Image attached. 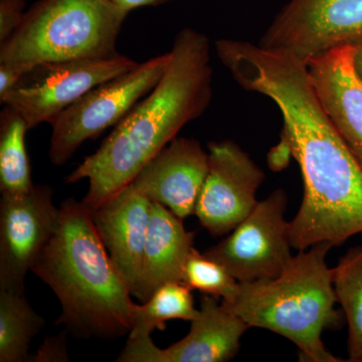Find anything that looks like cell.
Segmentation results:
<instances>
[{"mask_svg": "<svg viewBox=\"0 0 362 362\" xmlns=\"http://www.w3.org/2000/svg\"><path fill=\"white\" fill-rule=\"evenodd\" d=\"M214 49L238 85L269 98L282 114L283 140L304 181L303 201L289 223L292 247L340 246L362 233V169L319 100L308 66L247 40H218Z\"/></svg>", "mask_w": 362, "mask_h": 362, "instance_id": "6da1fadb", "label": "cell"}, {"mask_svg": "<svg viewBox=\"0 0 362 362\" xmlns=\"http://www.w3.org/2000/svg\"><path fill=\"white\" fill-rule=\"evenodd\" d=\"M211 99V42L204 33L183 28L175 35L170 62L158 84L115 126L99 149L66 176V183L89 180L82 202L93 213L130 185L150 159L207 110Z\"/></svg>", "mask_w": 362, "mask_h": 362, "instance_id": "7a4b0ae2", "label": "cell"}, {"mask_svg": "<svg viewBox=\"0 0 362 362\" xmlns=\"http://www.w3.org/2000/svg\"><path fill=\"white\" fill-rule=\"evenodd\" d=\"M30 271L58 297L57 325L73 337L110 340L129 334L136 304L82 202L71 197L59 206L58 228Z\"/></svg>", "mask_w": 362, "mask_h": 362, "instance_id": "3957f363", "label": "cell"}, {"mask_svg": "<svg viewBox=\"0 0 362 362\" xmlns=\"http://www.w3.org/2000/svg\"><path fill=\"white\" fill-rule=\"evenodd\" d=\"M332 245L319 243L293 256L279 277L240 283L237 294L223 307L249 327L282 335L300 350L302 361L342 362L324 346L322 332L340 325L342 317L333 287V269L326 263Z\"/></svg>", "mask_w": 362, "mask_h": 362, "instance_id": "277c9868", "label": "cell"}, {"mask_svg": "<svg viewBox=\"0 0 362 362\" xmlns=\"http://www.w3.org/2000/svg\"><path fill=\"white\" fill-rule=\"evenodd\" d=\"M129 11L112 0H40L0 44V63L33 66L116 56Z\"/></svg>", "mask_w": 362, "mask_h": 362, "instance_id": "5b68a950", "label": "cell"}, {"mask_svg": "<svg viewBox=\"0 0 362 362\" xmlns=\"http://www.w3.org/2000/svg\"><path fill=\"white\" fill-rule=\"evenodd\" d=\"M170 62V52L138 64L123 75L86 93L52 121L49 160L62 166L81 145L118 125L158 84Z\"/></svg>", "mask_w": 362, "mask_h": 362, "instance_id": "8992f818", "label": "cell"}, {"mask_svg": "<svg viewBox=\"0 0 362 362\" xmlns=\"http://www.w3.org/2000/svg\"><path fill=\"white\" fill-rule=\"evenodd\" d=\"M137 66L134 59L121 54L110 58L39 64L26 71L0 103L18 111L30 130L33 129L40 124L51 123L93 88Z\"/></svg>", "mask_w": 362, "mask_h": 362, "instance_id": "52a82bcc", "label": "cell"}, {"mask_svg": "<svg viewBox=\"0 0 362 362\" xmlns=\"http://www.w3.org/2000/svg\"><path fill=\"white\" fill-rule=\"evenodd\" d=\"M362 39V0H289L258 44L308 65Z\"/></svg>", "mask_w": 362, "mask_h": 362, "instance_id": "ba28073f", "label": "cell"}, {"mask_svg": "<svg viewBox=\"0 0 362 362\" xmlns=\"http://www.w3.org/2000/svg\"><path fill=\"white\" fill-rule=\"evenodd\" d=\"M287 202L284 190L278 188L259 202L228 238L204 254L240 283L279 277L293 258L289 221L285 220Z\"/></svg>", "mask_w": 362, "mask_h": 362, "instance_id": "9c48e42d", "label": "cell"}, {"mask_svg": "<svg viewBox=\"0 0 362 362\" xmlns=\"http://www.w3.org/2000/svg\"><path fill=\"white\" fill-rule=\"evenodd\" d=\"M54 189L33 185L21 194L0 199V290L25 293L33 262L58 228Z\"/></svg>", "mask_w": 362, "mask_h": 362, "instance_id": "30bf717a", "label": "cell"}, {"mask_svg": "<svg viewBox=\"0 0 362 362\" xmlns=\"http://www.w3.org/2000/svg\"><path fill=\"white\" fill-rule=\"evenodd\" d=\"M209 169L194 214L214 237L232 232L258 204L263 170L237 143L211 142Z\"/></svg>", "mask_w": 362, "mask_h": 362, "instance_id": "8fae6325", "label": "cell"}, {"mask_svg": "<svg viewBox=\"0 0 362 362\" xmlns=\"http://www.w3.org/2000/svg\"><path fill=\"white\" fill-rule=\"evenodd\" d=\"M189 332L168 349H159L151 337L128 338L118 362H225L237 356L240 338L249 325L226 310L218 298L202 297L199 315Z\"/></svg>", "mask_w": 362, "mask_h": 362, "instance_id": "7c38bea8", "label": "cell"}, {"mask_svg": "<svg viewBox=\"0 0 362 362\" xmlns=\"http://www.w3.org/2000/svg\"><path fill=\"white\" fill-rule=\"evenodd\" d=\"M209 169V156L201 143L175 137L143 166L131 185L183 220L194 214Z\"/></svg>", "mask_w": 362, "mask_h": 362, "instance_id": "4fadbf2b", "label": "cell"}, {"mask_svg": "<svg viewBox=\"0 0 362 362\" xmlns=\"http://www.w3.org/2000/svg\"><path fill=\"white\" fill-rule=\"evenodd\" d=\"M150 214L151 201L131 183L90 213L100 239L131 294L141 265Z\"/></svg>", "mask_w": 362, "mask_h": 362, "instance_id": "5bb4252c", "label": "cell"}, {"mask_svg": "<svg viewBox=\"0 0 362 362\" xmlns=\"http://www.w3.org/2000/svg\"><path fill=\"white\" fill-rule=\"evenodd\" d=\"M319 100L362 169V83L343 45L307 65Z\"/></svg>", "mask_w": 362, "mask_h": 362, "instance_id": "9a60e30c", "label": "cell"}, {"mask_svg": "<svg viewBox=\"0 0 362 362\" xmlns=\"http://www.w3.org/2000/svg\"><path fill=\"white\" fill-rule=\"evenodd\" d=\"M168 207L151 202V214L141 265L132 296L146 302L162 285L181 282L188 255L194 249V232Z\"/></svg>", "mask_w": 362, "mask_h": 362, "instance_id": "2e32d148", "label": "cell"}, {"mask_svg": "<svg viewBox=\"0 0 362 362\" xmlns=\"http://www.w3.org/2000/svg\"><path fill=\"white\" fill-rule=\"evenodd\" d=\"M28 130L25 119L11 107L4 105L0 113L1 195L25 194L35 185L25 148V134Z\"/></svg>", "mask_w": 362, "mask_h": 362, "instance_id": "e0dca14e", "label": "cell"}, {"mask_svg": "<svg viewBox=\"0 0 362 362\" xmlns=\"http://www.w3.org/2000/svg\"><path fill=\"white\" fill-rule=\"evenodd\" d=\"M45 324L25 293L0 290V362L28 361L30 343Z\"/></svg>", "mask_w": 362, "mask_h": 362, "instance_id": "ac0fdd59", "label": "cell"}, {"mask_svg": "<svg viewBox=\"0 0 362 362\" xmlns=\"http://www.w3.org/2000/svg\"><path fill=\"white\" fill-rule=\"evenodd\" d=\"M192 290L182 282L162 285L142 305L136 304L129 338L151 337L154 330H164L170 320L192 321L199 315Z\"/></svg>", "mask_w": 362, "mask_h": 362, "instance_id": "d6986e66", "label": "cell"}, {"mask_svg": "<svg viewBox=\"0 0 362 362\" xmlns=\"http://www.w3.org/2000/svg\"><path fill=\"white\" fill-rule=\"evenodd\" d=\"M333 287L349 324V361L362 362V246L349 249L333 268Z\"/></svg>", "mask_w": 362, "mask_h": 362, "instance_id": "ffe728a7", "label": "cell"}, {"mask_svg": "<svg viewBox=\"0 0 362 362\" xmlns=\"http://www.w3.org/2000/svg\"><path fill=\"white\" fill-rule=\"evenodd\" d=\"M192 290L230 302L237 294L239 282L214 259L192 249L183 268L182 280Z\"/></svg>", "mask_w": 362, "mask_h": 362, "instance_id": "44dd1931", "label": "cell"}, {"mask_svg": "<svg viewBox=\"0 0 362 362\" xmlns=\"http://www.w3.org/2000/svg\"><path fill=\"white\" fill-rule=\"evenodd\" d=\"M25 0H0V44L6 42L23 23Z\"/></svg>", "mask_w": 362, "mask_h": 362, "instance_id": "7402d4cb", "label": "cell"}, {"mask_svg": "<svg viewBox=\"0 0 362 362\" xmlns=\"http://www.w3.org/2000/svg\"><path fill=\"white\" fill-rule=\"evenodd\" d=\"M66 333L65 330L63 333H59L58 337L47 338L44 344L40 346L33 361H69Z\"/></svg>", "mask_w": 362, "mask_h": 362, "instance_id": "603a6c76", "label": "cell"}, {"mask_svg": "<svg viewBox=\"0 0 362 362\" xmlns=\"http://www.w3.org/2000/svg\"><path fill=\"white\" fill-rule=\"evenodd\" d=\"M30 66L13 63H0V100L16 87Z\"/></svg>", "mask_w": 362, "mask_h": 362, "instance_id": "cb8c5ba5", "label": "cell"}, {"mask_svg": "<svg viewBox=\"0 0 362 362\" xmlns=\"http://www.w3.org/2000/svg\"><path fill=\"white\" fill-rule=\"evenodd\" d=\"M112 1L126 11H131L138 7L162 6L171 0H112Z\"/></svg>", "mask_w": 362, "mask_h": 362, "instance_id": "d4e9b609", "label": "cell"}, {"mask_svg": "<svg viewBox=\"0 0 362 362\" xmlns=\"http://www.w3.org/2000/svg\"><path fill=\"white\" fill-rule=\"evenodd\" d=\"M352 66L362 83V39L352 45Z\"/></svg>", "mask_w": 362, "mask_h": 362, "instance_id": "484cf974", "label": "cell"}]
</instances>
